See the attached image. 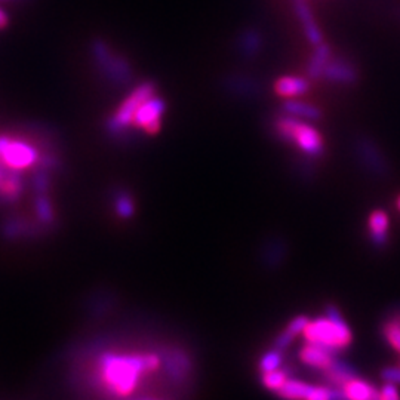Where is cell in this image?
<instances>
[{"label":"cell","instance_id":"6da1fadb","mask_svg":"<svg viewBox=\"0 0 400 400\" xmlns=\"http://www.w3.org/2000/svg\"><path fill=\"white\" fill-rule=\"evenodd\" d=\"M162 357L154 353H120L105 350L97 356L89 384L113 397H128L144 375L156 372Z\"/></svg>","mask_w":400,"mask_h":400},{"label":"cell","instance_id":"7a4b0ae2","mask_svg":"<svg viewBox=\"0 0 400 400\" xmlns=\"http://www.w3.org/2000/svg\"><path fill=\"white\" fill-rule=\"evenodd\" d=\"M325 318H318L309 322L307 328L304 331L305 341L325 345L329 350L338 353L352 344V329L336 305L328 304L325 307Z\"/></svg>","mask_w":400,"mask_h":400},{"label":"cell","instance_id":"3957f363","mask_svg":"<svg viewBox=\"0 0 400 400\" xmlns=\"http://www.w3.org/2000/svg\"><path fill=\"white\" fill-rule=\"evenodd\" d=\"M271 129L280 141L287 144H296L305 157L318 159L325 153V143L320 132L305 120L280 113L273 120Z\"/></svg>","mask_w":400,"mask_h":400},{"label":"cell","instance_id":"277c9868","mask_svg":"<svg viewBox=\"0 0 400 400\" xmlns=\"http://www.w3.org/2000/svg\"><path fill=\"white\" fill-rule=\"evenodd\" d=\"M45 152H40L36 144H31L28 136L0 135V162L8 170L23 172L39 166Z\"/></svg>","mask_w":400,"mask_h":400},{"label":"cell","instance_id":"5b68a950","mask_svg":"<svg viewBox=\"0 0 400 400\" xmlns=\"http://www.w3.org/2000/svg\"><path fill=\"white\" fill-rule=\"evenodd\" d=\"M92 58L101 75L116 87H126L134 78L132 67L125 57L116 54L105 40H93L91 45Z\"/></svg>","mask_w":400,"mask_h":400},{"label":"cell","instance_id":"8992f818","mask_svg":"<svg viewBox=\"0 0 400 400\" xmlns=\"http://www.w3.org/2000/svg\"><path fill=\"white\" fill-rule=\"evenodd\" d=\"M157 91L156 83L152 80H147L140 83L136 87L126 100L120 104V107L118 109L111 118L105 122V129H107L110 136H118V138H123V135L129 132L132 128V120L134 116L138 110L140 105L152 96H154Z\"/></svg>","mask_w":400,"mask_h":400},{"label":"cell","instance_id":"52a82bcc","mask_svg":"<svg viewBox=\"0 0 400 400\" xmlns=\"http://www.w3.org/2000/svg\"><path fill=\"white\" fill-rule=\"evenodd\" d=\"M165 110H166L165 100L154 93L150 98H147L140 105L138 110H136L132 120V128H136L150 135L157 134L161 129Z\"/></svg>","mask_w":400,"mask_h":400},{"label":"cell","instance_id":"ba28073f","mask_svg":"<svg viewBox=\"0 0 400 400\" xmlns=\"http://www.w3.org/2000/svg\"><path fill=\"white\" fill-rule=\"evenodd\" d=\"M354 152L357 159L362 162V165L370 172L378 176H384L388 172V165L383 152L371 138L359 136L354 143Z\"/></svg>","mask_w":400,"mask_h":400},{"label":"cell","instance_id":"9c48e42d","mask_svg":"<svg viewBox=\"0 0 400 400\" xmlns=\"http://www.w3.org/2000/svg\"><path fill=\"white\" fill-rule=\"evenodd\" d=\"M45 228L39 221H31L23 217H10L5 218L0 224V235L5 240H23V239H36L42 236Z\"/></svg>","mask_w":400,"mask_h":400},{"label":"cell","instance_id":"30bf717a","mask_svg":"<svg viewBox=\"0 0 400 400\" xmlns=\"http://www.w3.org/2000/svg\"><path fill=\"white\" fill-rule=\"evenodd\" d=\"M298 357L305 366L310 367V370L322 372L325 370H328L332 365L336 357V353L329 350L328 347L307 341L300 349Z\"/></svg>","mask_w":400,"mask_h":400},{"label":"cell","instance_id":"8fae6325","mask_svg":"<svg viewBox=\"0 0 400 400\" xmlns=\"http://www.w3.org/2000/svg\"><path fill=\"white\" fill-rule=\"evenodd\" d=\"M221 85L227 93L236 98H254L261 91L260 83L255 79L242 75L227 76Z\"/></svg>","mask_w":400,"mask_h":400},{"label":"cell","instance_id":"7c38bea8","mask_svg":"<svg viewBox=\"0 0 400 400\" xmlns=\"http://www.w3.org/2000/svg\"><path fill=\"white\" fill-rule=\"evenodd\" d=\"M319 374L323 383L329 387H344L347 383L352 381L353 378L359 376L354 367L350 363L338 359V356L335 357V361L328 370H325Z\"/></svg>","mask_w":400,"mask_h":400},{"label":"cell","instance_id":"4fadbf2b","mask_svg":"<svg viewBox=\"0 0 400 400\" xmlns=\"http://www.w3.org/2000/svg\"><path fill=\"white\" fill-rule=\"evenodd\" d=\"M24 192V183L23 178L19 176V172L8 170L0 176V203L3 205H12L21 197Z\"/></svg>","mask_w":400,"mask_h":400},{"label":"cell","instance_id":"5bb4252c","mask_svg":"<svg viewBox=\"0 0 400 400\" xmlns=\"http://www.w3.org/2000/svg\"><path fill=\"white\" fill-rule=\"evenodd\" d=\"M323 78L334 83H340V85H352L357 80V70L350 61L338 58L328 62Z\"/></svg>","mask_w":400,"mask_h":400},{"label":"cell","instance_id":"9a60e30c","mask_svg":"<svg viewBox=\"0 0 400 400\" xmlns=\"http://www.w3.org/2000/svg\"><path fill=\"white\" fill-rule=\"evenodd\" d=\"M296 12L301 21L304 33L310 40V44L313 45L323 44L322 31L318 27V24H316L314 17L311 14V9L307 6V3H305V0H296Z\"/></svg>","mask_w":400,"mask_h":400},{"label":"cell","instance_id":"2e32d148","mask_svg":"<svg viewBox=\"0 0 400 400\" xmlns=\"http://www.w3.org/2000/svg\"><path fill=\"white\" fill-rule=\"evenodd\" d=\"M343 390L347 400H381V392L359 376L347 383Z\"/></svg>","mask_w":400,"mask_h":400},{"label":"cell","instance_id":"e0dca14e","mask_svg":"<svg viewBox=\"0 0 400 400\" xmlns=\"http://www.w3.org/2000/svg\"><path fill=\"white\" fill-rule=\"evenodd\" d=\"M33 210H35V219L44 226L45 228L51 230L57 223V212L55 206L52 199L48 196V193H40L35 196L33 200Z\"/></svg>","mask_w":400,"mask_h":400},{"label":"cell","instance_id":"ac0fdd59","mask_svg":"<svg viewBox=\"0 0 400 400\" xmlns=\"http://www.w3.org/2000/svg\"><path fill=\"white\" fill-rule=\"evenodd\" d=\"M282 113L292 118H297L305 122H316L322 119V111L309 102H302L297 100H287L282 104Z\"/></svg>","mask_w":400,"mask_h":400},{"label":"cell","instance_id":"d6986e66","mask_svg":"<svg viewBox=\"0 0 400 400\" xmlns=\"http://www.w3.org/2000/svg\"><path fill=\"white\" fill-rule=\"evenodd\" d=\"M309 88H310L309 80L298 76H285L275 82V91L278 96L287 98L300 97L302 93L307 92Z\"/></svg>","mask_w":400,"mask_h":400},{"label":"cell","instance_id":"ffe728a7","mask_svg":"<svg viewBox=\"0 0 400 400\" xmlns=\"http://www.w3.org/2000/svg\"><path fill=\"white\" fill-rule=\"evenodd\" d=\"M311 384L297 380V378H289L279 390H276V396L280 400H305L313 390Z\"/></svg>","mask_w":400,"mask_h":400},{"label":"cell","instance_id":"44dd1931","mask_svg":"<svg viewBox=\"0 0 400 400\" xmlns=\"http://www.w3.org/2000/svg\"><path fill=\"white\" fill-rule=\"evenodd\" d=\"M388 231V215L381 209H376L370 217V233L372 244L376 248H384L387 245Z\"/></svg>","mask_w":400,"mask_h":400},{"label":"cell","instance_id":"7402d4cb","mask_svg":"<svg viewBox=\"0 0 400 400\" xmlns=\"http://www.w3.org/2000/svg\"><path fill=\"white\" fill-rule=\"evenodd\" d=\"M239 52L246 58H254L262 48V37L257 30H245L236 42Z\"/></svg>","mask_w":400,"mask_h":400},{"label":"cell","instance_id":"603a6c76","mask_svg":"<svg viewBox=\"0 0 400 400\" xmlns=\"http://www.w3.org/2000/svg\"><path fill=\"white\" fill-rule=\"evenodd\" d=\"M331 61V49L326 44L316 45V49L313 52V57L307 66V75L310 79H319L323 78V71Z\"/></svg>","mask_w":400,"mask_h":400},{"label":"cell","instance_id":"cb8c5ba5","mask_svg":"<svg viewBox=\"0 0 400 400\" xmlns=\"http://www.w3.org/2000/svg\"><path fill=\"white\" fill-rule=\"evenodd\" d=\"M114 212L122 219H131L135 215V202L129 192L125 188H118L113 192Z\"/></svg>","mask_w":400,"mask_h":400},{"label":"cell","instance_id":"d4e9b609","mask_svg":"<svg viewBox=\"0 0 400 400\" xmlns=\"http://www.w3.org/2000/svg\"><path fill=\"white\" fill-rule=\"evenodd\" d=\"M292 376L291 370L288 366H280L279 370H275L271 372H266V374H261V384L264 385L267 390L270 392H276L279 388L285 384L289 378Z\"/></svg>","mask_w":400,"mask_h":400},{"label":"cell","instance_id":"484cf974","mask_svg":"<svg viewBox=\"0 0 400 400\" xmlns=\"http://www.w3.org/2000/svg\"><path fill=\"white\" fill-rule=\"evenodd\" d=\"M282 365H283V352L273 347V349L267 350L261 356V359L258 362V370L261 374H266V372L279 370Z\"/></svg>","mask_w":400,"mask_h":400},{"label":"cell","instance_id":"4316f807","mask_svg":"<svg viewBox=\"0 0 400 400\" xmlns=\"http://www.w3.org/2000/svg\"><path fill=\"white\" fill-rule=\"evenodd\" d=\"M383 336L387 340L396 352L400 353V322L387 318V320L381 326Z\"/></svg>","mask_w":400,"mask_h":400},{"label":"cell","instance_id":"83f0119b","mask_svg":"<svg viewBox=\"0 0 400 400\" xmlns=\"http://www.w3.org/2000/svg\"><path fill=\"white\" fill-rule=\"evenodd\" d=\"M51 172L46 170H39L35 172L33 175V180H31V187H33V190L36 194L40 193H49L51 190Z\"/></svg>","mask_w":400,"mask_h":400},{"label":"cell","instance_id":"f1b7e54d","mask_svg":"<svg viewBox=\"0 0 400 400\" xmlns=\"http://www.w3.org/2000/svg\"><path fill=\"white\" fill-rule=\"evenodd\" d=\"M305 400H332V390L329 385H314L311 393Z\"/></svg>","mask_w":400,"mask_h":400},{"label":"cell","instance_id":"f546056e","mask_svg":"<svg viewBox=\"0 0 400 400\" xmlns=\"http://www.w3.org/2000/svg\"><path fill=\"white\" fill-rule=\"evenodd\" d=\"M381 378L385 383H392L400 385V367L397 366H387L381 372Z\"/></svg>","mask_w":400,"mask_h":400},{"label":"cell","instance_id":"4dcf8cb0","mask_svg":"<svg viewBox=\"0 0 400 400\" xmlns=\"http://www.w3.org/2000/svg\"><path fill=\"white\" fill-rule=\"evenodd\" d=\"M381 400H400V393L397 385L392 383H385L381 388Z\"/></svg>","mask_w":400,"mask_h":400},{"label":"cell","instance_id":"1f68e13d","mask_svg":"<svg viewBox=\"0 0 400 400\" xmlns=\"http://www.w3.org/2000/svg\"><path fill=\"white\" fill-rule=\"evenodd\" d=\"M8 26V15L3 9H0V30Z\"/></svg>","mask_w":400,"mask_h":400},{"label":"cell","instance_id":"d6a6232c","mask_svg":"<svg viewBox=\"0 0 400 400\" xmlns=\"http://www.w3.org/2000/svg\"><path fill=\"white\" fill-rule=\"evenodd\" d=\"M3 171H5V166L2 165V162H0V176H2V174H3Z\"/></svg>","mask_w":400,"mask_h":400},{"label":"cell","instance_id":"836d02e7","mask_svg":"<svg viewBox=\"0 0 400 400\" xmlns=\"http://www.w3.org/2000/svg\"><path fill=\"white\" fill-rule=\"evenodd\" d=\"M397 205H399V209H400V197H399V200H397Z\"/></svg>","mask_w":400,"mask_h":400}]
</instances>
